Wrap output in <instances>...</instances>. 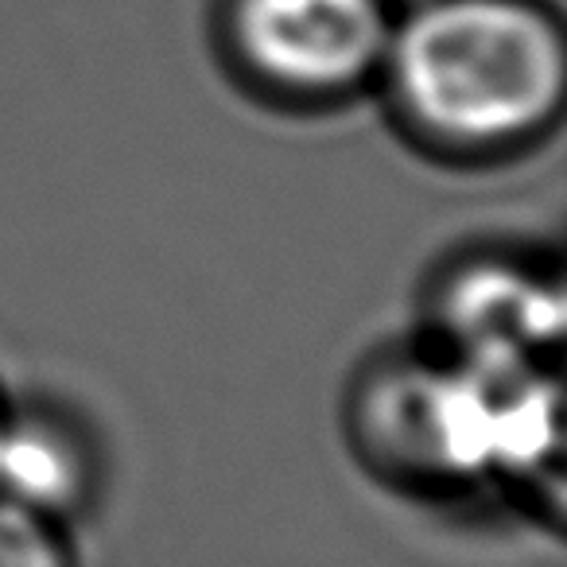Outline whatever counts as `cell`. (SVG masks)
<instances>
[{
    "mask_svg": "<svg viewBox=\"0 0 567 567\" xmlns=\"http://www.w3.org/2000/svg\"><path fill=\"white\" fill-rule=\"evenodd\" d=\"M396 110L451 152H502L564 102L567 51L533 0H420L381 63Z\"/></svg>",
    "mask_w": 567,
    "mask_h": 567,
    "instance_id": "obj_1",
    "label": "cell"
},
{
    "mask_svg": "<svg viewBox=\"0 0 567 567\" xmlns=\"http://www.w3.org/2000/svg\"><path fill=\"white\" fill-rule=\"evenodd\" d=\"M536 370L455 354L412 365L378 389L373 424L389 455L420 474L478 482L536 471L556 447V385Z\"/></svg>",
    "mask_w": 567,
    "mask_h": 567,
    "instance_id": "obj_2",
    "label": "cell"
},
{
    "mask_svg": "<svg viewBox=\"0 0 567 567\" xmlns=\"http://www.w3.org/2000/svg\"><path fill=\"white\" fill-rule=\"evenodd\" d=\"M389 0H234L229 40L249 74L288 97H342L381 74Z\"/></svg>",
    "mask_w": 567,
    "mask_h": 567,
    "instance_id": "obj_3",
    "label": "cell"
},
{
    "mask_svg": "<svg viewBox=\"0 0 567 567\" xmlns=\"http://www.w3.org/2000/svg\"><path fill=\"white\" fill-rule=\"evenodd\" d=\"M440 319L455 358L489 365H540V354L564 331L556 288L509 265L458 272L447 284Z\"/></svg>",
    "mask_w": 567,
    "mask_h": 567,
    "instance_id": "obj_4",
    "label": "cell"
},
{
    "mask_svg": "<svg viewBox=\"0 0 567 567\" xmlns=\"http://www.w3.org/2000/svg\"><path fill=\"white\" fill-rule=\"evenodd\" d=\"M90 482V451L63 420L0 416V502L59 520L86 502Z\"/></svg>",
    "mask_w": 567,
    "mask_h": 567,
    "instance_id": "obj_5",
    "label": "cell"
},
{
    "mask_svg": "<svg viewBox=\"0 0 567 567\" xmlns=\"http://www.w3.org/2000/svg\"><path fill=\"white\" fill-rule=\"evenodd\" d=\"M0 567H71L55 520L0 502Z\"/></svg>",
    "mask_w": 567,
    "mask_h": 567,
    "instance_id": "obj_6",
    "label": "cell"
},
{
    "mask_svg": "<svg viewBox=\"0 0 567 567\" xmlns=\"http://www.w3.org/2000/svg\"><path fill=\"white\" fill-rule=\"evenodd\" d=\"M389 4H393V0H389ZM404 4H420V0H404Z\"/></svg>",
    "mask_w": 567,
    "mask_h": 567,
    "instance_id": "obj_7",
    "label": "cell"
},
{
    "mask_svg": "<svg viewBox=\"0 0 567 567\" xmlns=\"http://www.w3.org/2000/svg\"><path fill=\"white\" fill-rule=\"evenodd\" d=\"M0 416H4V412H0Z\"/></svg>",
    "mask_w": 567,
    "mask_h": 567,
    "instance_id": "obj_8",
    "label": "cell"
}]
</instances>
